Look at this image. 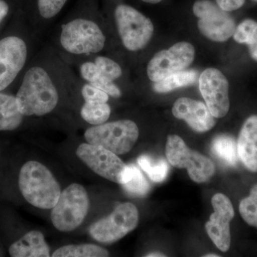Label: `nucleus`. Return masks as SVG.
I'll return each instance as SVG.
<instances>
[{
    "label": "nucleus",
    "instance_id": "nucleus-27",
    "mask_svg": "<svg viewBox=\"0 0 257 257\" xmlns=\"http://www.w3.org/2000/svg\"><path fill=\"white\" fill-rule=\"evenodd\" d=\"M128 166L127 179L122 187L125 191L131 195L136 197H143L150 190V184L142 174L141 171L135 165Z\"/></svg>",
    "mask_w": 257,
    "mask_h": 257
},
{
    "label": "nucleus",
    "instance_id": "nucleus-17",
    "mask_svg": "<svg viewBox=\"0 0 257 257\" xmlns=\"http://www.w3.org/2000/svg\"><path fill=\"white\" fill-rule=\"evenodd\" d=\"M9 253L12 257H49L50 248L41 231L34 230L12 243Z\"/></svg>",
    "mask_w": 257,
    "mask_h": 257
},
{
    "label": "nucleus",
    "instance_id": "nucleus-14",
    "mask_svg": "<svg viewBox=\"0 0 257 257\" xmlns=\"http://www.w3.org/2000/svg\"><path fill=\"white\" fill-rule=\"evenodd\" d=\"M211 204L214 212L206 223V230L216 247L226 252L231 244L229 223L234 218V207L229 198L221 193L212 197Z\"/></svg>",
    "mask_w": 257,
    "mask_h": 257
},
{
    "label": "nucleus",
    "instance_id": "nucleus-32",
    "mask_svg": "<svg viewBox=\"0 0 257 257\" xmlns=\"http://www.w3.org/2000/svg\"><path fill=\"white\" fill-rule=\"evenodd\" d=\"M9 5L4 0H0V24L9 13Z\"/></svg>",
    "mask_w": 257,
    "mask_h": 257
},
{
    "label": "nucleus",
    "instance_id": "nucleus-2",
    "mask_svg": "<svg viewBox=\"0 0 257 257\" xmlns=\"http://www.w3.org/2000/svg\"><path fill=\"white\" fill-rule=\"evenodd\" d=\"M106 42L104 27L97 19L74 17L60 24L54 36V48L66 62L72 63L100 55Z\"/></svg>",
    "mask_w": 257,
    "mask_h": 257
},
{
    "label": "nucleus",
    "instance_id": "nucleus-15",
    "mask_svg": "<svg viewBox=\"0 0 257 257\" xmlns=\"http://www.w3.org/2000/svg\"><path fill=\"white\" fill-rule=\"evenodd\" d=\"M172 114L179 119L184 120L197 133H205L216 124L214 116L207 105L202 101L190 98H179L172 107Z\"/></svg>",
    "mask_w": 257,
    "mask_h": 257
},
{
    "label": "nucleus",
    "instance_id": "nucleus-25",
    "mask_svg": "<svg viewBox=\"0 0 257 257\" xmlns=\"http://www.w3.org/2000/svg\"><path fill=\"white\" fill-rule=\"evenodd\" d=\"M68 0H37L38 33L49 25L63 9Z\"/></svg>",
    "mask_w": 257,
    "mask_h": 257
},
{
    "label": "nucleus",
    "instance_id": "nucleus-24",
    "mask_svg": "<svg viewBox=\"0 0 257 257\" xmlns=\"http://www.w3.org/2000/svg\"><path fill=\"white\" fill-rule=\"evenodd\" d=\"M233 38L239 44L247 45L250 56L257 62V23L254 20H243L236 28Z\"/></svg>",
    "mask_w": 257,
    "mask_h": 257
},
{
    "label": "nucleus",
    "instance_id": "nucleus-1",
    "mask_svg": "<svg viewBox=\"0 0 257 257\" xmlns=\"http://www.w3.org/2000/svg\"><path fill=\"white\" fill-rule=\"evenodd\" d=\"M77 79L55 48L47 47L24 75L15 96L19 110L24 116L50 114L58 106L63 86Z\"/></svg>",
    "mask_w": 257,
    "mask_h": 257
},
{
    "label": "nucleus",
    "instance_id": "nucleus-33",
    "mask_svg": "<svg viewBox=\"0 0 257 257\" xmlns=\"http://www.w3.org/2000/svg\"><path fill=\"white\" fill-rule=\"evenodd\" d=\"M142 1L146 3H150V4H157V3L162 2V0H142Z\"/></svg>",
    "mask_w": 257,
    "mask_h": 257
},
{
    "label": "nucleus",
    "instance_id": "nucleus-3",
    "mask_svg": "<svg viewBox=\"0 0 257 257\" xmlns=\"http://www.w3.org/2000/svg\"><path fill=\"white\" fill-rule=\"evenodd\" d=\"M18 184L25 200L39 209H52L62 192L53 174L37 161L24 164L19 174Z\"/></svg>",
    "mask_w": 257,
    "mask_h": 257
},
{
    "label": "nucleus",
    "instance_id": "nucleus-22",
    "mask_svg": "<svg viewBox=\"0 0 257 257\" xmlns=\"http://www.w3.org/2000/svg\"><path fill=\"white\" fill-rule=\"evenodd\" d=\"M109 253L105 248L92 244L66 245L57 248L52 253L53 257H106L109 256Z\"/></svg>",
    "mask_w": 257,
    "mask_h": 257
},
{
    "label": "nucleus",
    "instance_id": "nucleus-30",
    "mask_svg": "<svg viewBox=\"0 0 257 257\" xmlns=\"http://www.w3.org/2000/svg\"><path fill=\"white\" fill-rule=\"evenodd\" d=\"M80 94L84 101H102L108 102L109 96L104 91L87 82H82Z\"/></svg>",
    "mask_w": 257,
    "mask_h": 257
},
{
    "label": "nucleus",
    "instance_id": "nucleus-26",
    "mask_svg": "<svg viewBox=\"0 0 257 257\" xmlns=\"http://www.w3.org/2000/svg\"><path fill=\"white\" fill-rule=\"evenodd\" d=\"M138 163L153 182H163L168 174V165L163 159L156 160L149 155H142Z\"/></svg>",
    "mask_w": 257,
    "mask_h": 257
},
{
    "label": "nucleus",
    "instance_id": "nucleus-7",
    "mask_svg": "<svg viewBox=\"0 0 257 257\" xmlns=\"http://www.w3.org/2000/svg\"><path fill=\"white\" fill-rule=\"evenodd\" d=\"M139 222L138 208L131 202L119 204L109 216L96 221L89 228L92 239L102 243H112L136 229Z\"/></svg>",
    "mask_w": 257,
    "mask_h": 257
},
{
    "label": "nucleus",
    "instance_id": "nucleus-31",
    "mask_svg": "<svg viewBox=\"0 0 257 257\" xmlns=\"http://www.w3.org/2000/svg\"><path fill=\"white\" fill-rule=\"evenodd\" d=\"M218 6L226 12L239 10L244 4L245 0H216Z\"/></svg>",
    "mask_w": 257,
    "mask_h": 257
},
{
    "label": "nucleus",
    "instance_id": "nucleus-11",
    "mask_svg": "<svg viewBox=\"0 0 257 257\" xmlns=\"http://www.w3.org/2000/svg\"><path fill=\"white\" fill-rule=\"evenodd\" d=\"M194 58V46L189 42H178L168 50L157 52L152 57L147 64V76L152 82H159L171 74L187 68Z\"/></svg>",
    "mask_w": 257,
    "mask_h": 257
},
{
    "label": "nucleus",
    "instance_id": "nucleus-16",
    "mask_svg": "<svg viewBox=\"0 0 257 257\" xmlns=\"http://www.w3.org/2000/svg\"><path fill=\"white\" fill-rule=\"evenodd\" d=\"M239 158L251 172H257V115L249 116L243 123L237 142Z\"/></svg>",
    "mask_w": 257,
    "mask_h": 257
},
{
    "label": "nucleus",
    "instance_id": "nucleus-8",
    "mask_svg": "<svg viewBox=\"0 0 257 257\" xmlns=\"http://www.w3.org/2000/svg\"><path fill=\"white\" fill-rule=\"evenodd\" d=\"M166 157L174 167L187 169L189 177L197 183L207 182L215 172V166L209 158L189 149L177 135L167 138Z\"/></svg>",
    "mask_w": 257,
    "mask_h": 257
},
{
    "label": "nucleus",
    "instance_id": "nucleus-28",
    "mask_svg": "<svg viewBox=\"0 0 257 257\" xmlns=\"http://www.w3.org/2000/svg\"><path fill=\"white\" fill-rule=\"evenodd\" d=\"M97 67L101 77L115 82L122 75V69L117 62L106 56L97 55L91 57Z\"/></svg>",
    "mask_w": 257,
    "mask_h": 257
},
{
    "label": "nucleus",
    "instance_id": "nucleus-23",
    "mask_svg": "<svg viewBox=\"0 0 257 257\" xmlns=\"http://www.w3.org/2000/svg\"><path fill=\"white\" fill-rule=\"evenodd\" d=\"M110 114V106L102 101H84L80 109L82 119L92 126L106 122Z\"/></svg>",
    "mask_w": 257,
    "mask_h": 257
},
{
    "label": "nucleus",
    "instance_id": "nucleus-35",
    "mask_svg": "<svg viewBox=\"0 0 257 257\" xmlns=\"http://www.w3.org/2000/svg\"><path fill=\"white\" fill-rule=\"evenodd\" d=\"M205 256V257H214V256L218 257L219 256H218V255H216V254H214V253H209V254L205 255V256Z\"/></svg>",
    "mask_w": 257,
    "mask_h": 257
},
{
    "label": "nucleus",
    "instance_id": "nucleus-18",
    "mask_svg": "<svg viewBox=\"0 0 257 257\" xmlns=\"http://www.w3.org/2000/svg\"><path fill=\"white\" fill-rule=\"evenodd\" d=\"M77 63H79V77L83 82L89 83L94 87L99 88L111 97L116 99L121 97V92L119 87L115 82L101 77L92 58L79 61Z\"/></svg>",
    "mask_w": 257,
    "mask_h": 257
},
{
    "label": "nucleus",
    "instance_id": "nucleus-34",
    "mask_svg": "<svg viewBox=\"0 0 257 257\" xmlns=\"http://www.w3.org/2000/svg\"><path fill=\"white\" fill-rule=\"evenodd\" d=\"M146 256H150V257L165 256V255H164L163 253H150V254L147 255Z\"/></svg>",
    "mask_w": 257,
    "mask_h": 257
},
{
    "label": "nucleus",
    "instance_id": "nucleus-5",
    "mask_svg": "<svg viewBox=\"0 0 257 257\" xmlns=\"http://www.w3.org/2000/svg\"><path fill=\"white\" fill-rule=\"evenodd\" d=\"M139 135L140 131L135 121L122 119L91 126L84 133V138L87 143L99 145L121 155L133 148Z\"/></svg>",
    "mask_w": 257,
    "mask_h": 257
},
{
    "label": "nucleus",
    "instance_id": "nucleus-9",
    "mask_svg": "<svg viewBox=\"0 0 257 257\" xmlns=\"http://www.w3.org/2000/svg\"><path fill=\"white\" fill-rule=\"evenodd\" d=\"M79 160L103 178L121 184L127 179L128 166L117 155L99 145L82 143L76 151Z\"/></svg>",
    "mask_w": 257,
    "mask_h": 257
},
{
    "label": "nucleus",
    "instance_id": "nucleus-10",
    "mask_svg": "<svg viewBox=\"0 0 257 257\" xmlns=\"http://www.w3.org/2000/svg\"><path fill=\"white\" fill-rule=\"evenodd\" d=\"M193 13L199 18V31L209 40L223 42L233 37L236 30L234 19L218 5L210 0H198L193 6Z\"/></svg>",
    "mask_w": 257,
    "mask_h": 257
},
{
    "label": "nucleus",
    "instance_id": "nucleus-6",
    "mask_svg": "<svg viewBox=\"0 0 257 257\" xmlns=\"http://www.w3.org/2000/svg\"><path fill=\"white\" fill-rule=\"evenodd\" d=\"M114 19L118 35L126 50L136 52L147 47L155 30L150 19L127 5L116 6Z\"/></svg>",
    "mask_w": 257,
    "mask_h": 257
},
{
    "label": "nucleus",
    "instance_id": "nucleus-36",
    "mask_svg": "<svg viewBox=\"0 0 257 257\" xmlns=\"http://www.w3.org/2000/svg\"><path fill=\"white\" fill-rule=\"evenodd\" d=\"M253 1H256L257 2V0H253Z\"/></svg>",
    "mask_w": 257,
    "mask_h": 257
},
{
    "label": "nucleus",
    "instance_id": "nucleus-19",
    "mask_svg": "<svg viewBox=\"0 0 257 257\" xmlns=\"http://www.w3.org/2000/svg\"><path fill=\"white\" fill-rule=\"evenodd\" d=\"M24 116L19 110L16 97L0 92V131H13L21 126Z\"/></svg>",
    "mask_w": 257,
    "mask_h": 257
},
{
    "label": "nucleus",
    "instance_id": "nucleus-4",
    "mask_svg": "<svg viewBox=\"0 0 257 257\" xmlns=\"http://www.w3.org/2000/svg\"><path fill=\"white\" fill-rule=\"evenodd\" d=\"M87 190L81 184L74 183L61 192L52 208L51 219L54 226L62 232H70L82 224L89 209Z\"/></svg>",
    "mask_w": 257,
    "mask_h": 257
},
{
    "label": "nucleus",
    "instance_id": "nucleus-20",
    "mask_svg": "<svg viewBox=\"0 0 257 257\" xmlns=\"http://www.w3.org/2000/svg\"><path fill=\"white\" fill-rule=\"evenodd\" d=\"M211 152L222 163L234 167L239 162L237 143L234 138L228 135H219L213 140Z\"/></svg>",
    "mask_w": 257,
    "mask_h": 257
},
{
    "label": "nucleus",
    "instance_id": "nucleus-13",
    "mask_svg": "<svg viewBox=\"0 0 257 257\" xmlns=\"http://www.w3.org/2000/svg\"><path fill=\"white\" fill-rule=\"evenodd\" d=\"M199 90L214 117H224L229 110V82L221 71L205 69L199 77Z\"/></svg>",
    "mask_w": 257,
    "mask_h": 257
},
{
    "label": "nucleus",
    "instance_id": "nucleus-29",
    "mask_svg": "<svg viewBox=\"0 0 257 257\" xmlns=\"http://www.w3.org/2000/svg\"><path fill=\"white\" fill-rule=\"evenodd\" d=\"M239 212L248 225L257 227V184L251 189L248 197L240 202Z\"/></svg>",
    "mask_w": 257,
    "mask_h": 257
},
{
    "label": "nucleus",
    "instance_id": "nucleus-12",
    "mask_svg": "<svg viewBox=\"0 0 257 257\" xmlns=\"http://www.w3.org/2000/svg\"><path fill=\"white\" fill-rule=\"evenodd\" d=\"M28 42L21 37L10 35L0 40V92L7 89L26 65Z\"/></svg>",
    "mask_w": 257,
    "mask_h": 257
},
{
    "label": "nucleus",
    "instance_id": "nucleus-21",
    "mask_svg": "<svg viewBox=\"0 0 257 257\" xmlns=\"http://www.w3.org/2000/svg\"><path fill=\"white\" fill-rule=\"evenodd\" d=\"M197 72L194 70H182L155 82L153 89L156 92L167 93L194 84L197 81Z\"/></svg>",
    "mask_w": 257,
    "mask_h": 257
}]
</instances>
